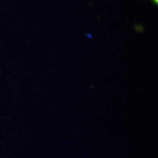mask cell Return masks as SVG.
Instances as JSON below:
<instances>
[{
    "instance_id": "cell-1",
    "label": "cell",
    "mask_w": 158,
    "mask_h": 158,
    "mask_svg": "<svg viewBox=\"0 0 158 158\" xmlns=\"http://www.w3.org/2000/svg\"><path fill=\"white\" fill-rule=\"evenodd\" d=\"M152 1L155 3V4H157V3H158V0H152Z\"/></svg>"
}]
</instances>
